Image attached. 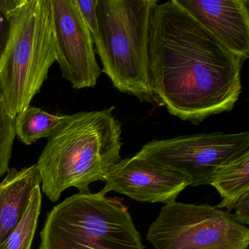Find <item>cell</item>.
<instances>
[{
	"instance_id": "5bb4252c",
	"label": "cell",
	"mask_w": 249,
	"mask_h": 249,
	"mask_svg": "<svg viewBox=\"0 0 249 249\" xmlns=\"http://www.w3.org/2000/svg\"><path fill=\"white\" fill-rule=\"evenodd\" d=\"M42 205L40 186L32 192L28 205L14 231L11 233L1 249H30L37 227Z\"/></svg>"
},
{
	"instance_id": "7a4b0ae2",
	"label": "cell",
	"mask_w": 249,
	"mask_h": 249,
	"mask_svg": "<svg viewBox=\"0 0 249 249\" xmlns=\"http://www.w3.org/2000/svg\"><path fill=\"white\" fill-rule=\"evenodd\" d=\"M114 107L70 115L68 120L48 138L37 166L43 193L59 200L71 187L90 193L89 185L105 181L121 161L122 124Z\"/></svg>"
},
{
	"instance_id": "3957f363",
	"label": "cell",
	"mask_w": 249,
	"mask_h": 249,
	"mask_svg": "<svg viewBox=\"0 0 249 249\" xmlns=\"http://www.w3.org/2000/svg\"><path fill=\"white\" fill-rule=\"evenodd\" d=\"M157 0H98L97 54L113 87L141 102L161 105L149 75L150 27Z\"/></svg>"
},
{
	"instance_id": "e0dca14e",
	"label": "cell",
	"mask_w": 249,
	"mask_h": 249,
	"mask_svg": "<svg viewBox=\"0 0 249 249\" xmlns=\"http://www.w3.org/2000/svg\"><path fill=\"white\" fill-rule=\"evenodd\" d=\"M86 25L94 37L98 33L97 6L98 0H74Z\"/></svg>"
},
{
	"instance_id": "ac0fdd59",
	"label": "cell",
	"mask_w": 249,
	"mask_h": 249,
	"mask_svg": "<svg viewBox=\"0 0 249 249\" xmlns=\"http://www.w3.org/2000/svg\"><path fill=\"white\" fill-rule=\"evenodd\" d=\"M232 214L236 221L247 227L249 224V192L243 195L234 205Z\"/></svg>"
},
{
	"instance_id": "30bf717a",
	"label": "cell",
	"mask_w": 249,
	"mask_h": 249,
	"mask_svg": "<svg viewBox=\"0 0 249 249\" xmlns=\"http://www.w3.org/2000/svg\"><path fill=\"white\" fill-rule=\"evenodd\" d=\"M223 46L245 61L249 57V0H176Z\"/></svg>"
},
{
	"instance_id": "9a60e30c",
	"label": "cell",
	"mask_w": 249,
	"mask_h": 249,
	"mask_svg": "<svg viewBox=\"0 0 249 249\" xmlns=\"http://www.w3.org/2000/svg\"><path fill=\"white\" fill-rule=\"evenodd\" d=\"M15 138L14 119L8 114L0 98V178L9 170Z\"/></svg>"
},
{
	"instance_id": "8fae6325",
	"label": "cell",
	"mask_w": 249,
	"mask_h": 249,
	"mask_svg": "<svg viewBox=\"0 0 249 249\" xmlns=\"http://www.w3.org/2000/svg\"><path fill=\"white\" fill-rule=\"evenodd\" d=\"M37 164L10 168L0 181V249L21 219L32 192L40 186Z\"/></svg>"
},
{
	"instance_id": "7c38bea8",
	"label": "cell",
	"mask_w": 249,
	"mask_h": 249,
	"mask_svg": "<svg viewBox=\"0 0 249 249\" xmlns=\"http://www.w3.org/2000/svg\"><path fill=\"white\" fill-rule=\"evenodd\" d=\"M210 185L222 198L215 208L233 210L237 201L249 192V151L220 166L213 173Z\"/></svg>"
},
{
	"instance_id": "9c48e42d",
	"label": "cell",
	"mask_w": 249,
	"mask_h": 249,
	"mask_svg": "<svg viewBox=\"0 0 249 249\" xmlns=\"http://www.w3.org/2000/svg\"><path fill=\"white\" fill-rule=\"evenodd\" d=\"M100 191L103 195L113 191L139 202L164 205L176 202L180 192L189 186L181 175L135 155L115 164Z\"/></svg>"
},
{
	"instance_id": "6da1fadb",
	"label": "cell",
	"mask_w": 249,
	"mask_h": 249,
	"mask_svg": "<svg viewBox=\"0 0 249 249\" xmlns=\"http://www.w3.org/2000/svg\"><path fill=\"white\" fill-rule=\"evenodd\" d=\"M149 75L167 111L199 124L232 110L242 91L244 61L176 2L158 3L150 27Z\"/></svg>"
},
{
	"instance_id": "277c9868",
	"label": "cell",
	"mask_w": 249,
	"mask_h": 249,
	"mask_svg": "<svg viewBox=\"0 0 249 249\" xmlns=\"http://www.w3.org/2000/svg\"><path fill=\"white\" fill-rule=\"evenodd\" d=\"M55 62L50 0H20L0 59V98L11 117L30 106Z\"/></svg>"
},
{
	"instance_id": "2e32d148",
	"label": "cell",
	"mask_w": 249,
	"mask_h": 249,
	"mask_svg": "<svg viewBox=\"0 0 249 249\" xmlns=\"http://www.w3.org/2000/svg\"><path fill=\"white\" fill-rule=\"evenodd\" d=\"M20 0H0V59L8 43L11 27V17Z\"/></svg>"
},
{
	"instance_id": "5b68a950",
	"label": "cell",
	"mask_w": 249,
	"mask_h": 249,
	"mask_svg": "<svg viewBox=\"0 0 249 249\" xmlns=\"http://www.w3.org/2000/svg\"><path fill=\"white\" fill-rule=\"evenodd\" d=\"M40 237L39 249H145L127 207L100 192L55 205Z\"/></svg>"
},
{
	"instance_id": "8992f818",
	"label": "cell",
	"mask_w": 249,
	"mask_h": 249,
	"mask_svg": "<svg viewBox=\"0 0 249 249\" xmlns=\"http://www.w3.org/2000/svg\"><path fill=\"white\" fill-rule=\"evenodd\" d=\"M147 240L155 249H248L249 229L229 211L176 201L161 208Z\"/></svg>"
},
{
	"instance_id": "ba28073f",
	"label": "cell",
	"mask_w": 249,
	"mask_h": 249,
	"mask_svg": "<svg viewBox=\"0 0 249 249\" xmlns=\"http://www.w3.org/2000/svg\"><path fill=\"white\" fill-rule=\"evenodd\" d=\"M56 62L62 77L75 89L94 88L101 70L92 36L74 0H50Z\"/></svg>"
},
{
	"instance_id": "52a82bcc",
	"label": "cell",
	"mask_w": 249,
	"mask_h": 249,
	"mask_svg": "<svg viewBox=\"0 0 249 249\" xmlns=\"http://www.w3.org/2000/svg\"><path fill=\"white\" fill-rule=\"evenodd\" d=\"M249 151V132H211L154 140L135 154L186 178L189 186L210 185L215 170Z\"/></svg>"
},
{
	"instance_id": "4fadbf2b",
	"label": "cell",
	"mask_w": 249,
	"mask_h": 249,
	"mask_svg": "<svg viewBox=\"0 0 249 249\" xmlns=\"http://www.w3.org/2000/svg\"><path fill=\"white\" fill-rule=\"evenodd\" d=\"M70 115L52 114L30 105L14 119L16 136L30 145L41 138L52 137L67 121Z\"/></svg>"
}]
</instances>
